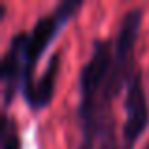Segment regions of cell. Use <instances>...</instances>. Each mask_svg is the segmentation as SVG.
Segmentation results:
<instances>
[{"instance_id":"6da1fadb","label":"cell","mask_w":149,"mask_h":149,"mask_svg":"<svg viewBox=\"0 0 149 149\" xmlns=\"http://www.w3.org/2000/svg\"><path fill=\"white\" fill-rule=\"evenodd\" d=\"M142 19H143V10L140 6H132L121 17L119 29H117L115 40H113L111 68H109L106 83L100 91L98 100H96V111H95L93 127L100 119H113L111 102L119 95L121 89L127 87V81L130 77V74L136 70L134 47H136V40H138V34H140V26H142ZM93 127H91V130H93ZM91 130L85 136H81V140H87L91 136Z\"/></svg>"},{"instance_id":"7a4b0ae2","label":"cell","mask_w":149,"mask_h":149,"mask_svg":"<svg viewBox=\"0 0 149 149\" xmlns=\"http://www.w3.org/2000/svg\"><path fill=\"white\" fill-rule=\"evenodd\" d=\"M83 4L79 0H64V2L57 4L53 8V11L42 15L34 26L30 29V32L26 34L25 42V51H23V79H21V93L23 98L32 91L34 87V70H36L38 61L42 58L44 51L49 47V44L57 38V34L61 32V29L81 10Z\"/></svg>"},{"instance_id":"3957f363","label":"cell","mask_w":149,"mask_h":149,"mask_svg":"<svg viewBox=\"0 0 149 149\" xmlns=\"http://www.w3.org/2000/svg\"><path fill=\"white\" fill-rule=\"evenodd\" d=\"M113 61V42L111 40H98L93 42V51L87 62L83 64L77 79V91H79V102H77V123L81 128V136H85L93 127L96 111V100L100 91L106 83L108 72Z\"/></svg>"},{"instance_id":"277c9868","label":"cell","mask_w":149,"mask_h":149,"mask_svg":"<svg viewBox=\"0 0 149 149\" xmlns=\"http://www.w3.org/2000/svg\"><path fill=\"white\" fill-rule=\"evenodd\" d=\"M123 104H125V123L121 127V142H123V149H132L149 125L147 95L142 79V70L138 66L127 81Z\"/></svg>"},{"instance_id":"5b68a950","label":"cell","mask_w":149,"mask_h":149,"mask_svg":"<svg viewBox=\"0 0 149 149\" xmlns=\"http://www.w3.org/2000/svg\"><path fill=\"white\" fill-rule=\"evenodd\" d=\"M26 34L25 30L13 34L10 40L6 53L2 57V64H0V77H2V85H4V106H8L11 102L15 95V89H21V79H23V51H25V42H26Z\"/></svg>"},{"instance_id":"8992f818","label":"cell","mask_w":149,"mask_h":149,"mask_svg":"<svg viewBox=\"0 0 149 149\" xmlns=\"http://www.w3.org/2000/svg\"><path fill=\"white\" fill-rule=\"evenodd\" d=\"M57 72H58V53H53L47 62L45 72L40 76V79L34 83L32 91L25 96V102L30 109H42L49 106L51 98L55 93V81H57Z\"/></svg>"},{"instance_id":"52a82bcc","label":"cell","mask_w":149,"mask_h":149,"mask_svg":"<svg viewBox=\"0 0 149 149\" xmlns=\"http://www.w3.org/2000/svg\"><path fill=\"white\" fill-rule=\"evenodd\" d=\"M0 149H21V138L13 121L4 113L0 123Z\"/></svg>"},{"instance_id":"ba28073f","label":"cell","mask_w":149,"mask_h":149,"mask_svg":"<svg viewBox=\"0 0 149 149\" xmlns=\"http://www.w3.org/2000/svg\"><path fill=\"white\" fill-rule=\"evenodd\" d=\"M142 149H149V140H147V142H146V146H143Z\"/></svg>"}]
</instances>
